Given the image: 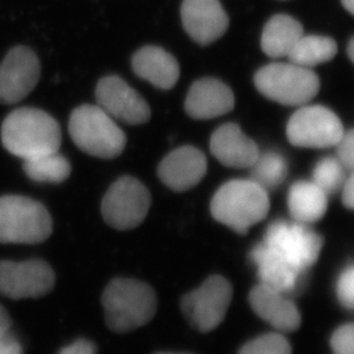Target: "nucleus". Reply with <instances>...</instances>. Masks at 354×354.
Returning a JSON list of instances; mask_svg holds the SVG:
<instances>
[{"mask_svg":"<svg viewBox=\"0 0 354 354\" xmlns=\"http://www.w3.org/2000/svg\"><path fill=\"white\" fill-rule=\"evenodd\" d=\"M68 131L77 149L95 158L113 159L127 146L125 133L99 105H80L70 115Z\"/></svg>","mask_w":354,"mask_h":354,"instance_id":"obj_4","label":"nucleus"},{"mask_svg":"<svg viewBox=\"0 0 354 354\" xmlns=\"http://www.w3.org/2000/svg\"><path fill=\"white\" fill-rule=\"evenodd\" d=\"M348 57L349 59L353 62L354 61V39L351 38L349 39V44H348Z\"/></svg>","mask_w":354,"mask_h":354,"instance_id":"obj_35","label":"nucleus"},{"mask_svg":"<svg viewBox=\"0 0 354 354\" xmlns=\"http://www.w3.org/2000/svg\"><path fill=\"white\" fill-rule=\"evenodd\" d=\"M1 143L20 159L59 151L62 133L50 114L37 108H19L1 125Z\"/></svg>","mask_w":354,"mask_h":354,"instance_id":"obj_1","label":"nucleus"},{"mask_svg":"<svg viewBox=\"0 0 354 354\" xmlns=\"http://www.w3.org/2000/svg\"><path fill=\"white\" fill-rule=\"evenodd\" d=\"M337 54V44L333 38L324 36H302L291 49L288 58L291 64L306 68L326 64Z\"/></svg>","mask_w":354,"mask_h":354,"instance_id":"obj_23","label":"nucleus"},{"mask_svg":"<svg viewBox=\"0 0 354 354\" xmlns=\"http://www.w3.org/2000/svg\"><path fill=\"white\" fill-rule=\"evenodd\" d=\"M150 206L151 194L138 178L120 177L102 198V218L115 230H131L145 221Z\"/></svg>","mask_w":354,"mask_h":354,"instance_id":"obj_8","label":"nucleus"},{"mask_svg":"<svg viewBox=\"0 0 354 354\" xmlns=\"http://www.w3.org/2000/svg\"><path fill=\"white\" fill-rule=\"evenodd\" d=\"M137 75L160 89H171L178 80L180 67L175 57L159 46H145L133 57Z\"/></svg>","mask_w":354,"mask_h":354,"instance_id":"obj_20","label":"nucleus"},{"mask_svg":"<svg viewBox=\"0 0 354 354\" xmlns=\"http://www.w3.org/2000/svg\"><path fill=\"white\" fill-rule=\"evenodd\" d=\"M337 298L340 304L352 310L354 304V269L353 266H349L340 276L337 281Z\"/></svg>","mask_w":354,"mask_h":354,"instance_id":"obj_29","label":"nucleus"},{"mask_svg":"<svg viewBox=\"0 0 354 354\" xmlns=\"http://www.w3.org/2000/svg\"><path fill=\"white\" fill-rule=\"evenodd\" d=\"M302 36L304 26L297 19L289 15H276L264 26L261 49L270 58L288 57Z\"/></svg>","mask_w":354,"mask_h":354,"instance_id":"obj_22","label":"nucleus"},{"mask_svg":"<svg viewBox=\"0 0 354 354\" xmlns=\"http://www.w3.org/2000/svg\"><path fill=\"white\" fill-rule=\"evenodd\" d=\"M235 106V96L223 82L203 77L190 87L185 112L194 120H212L230 113Z\"/></svg>","mask_w":354,"mask_h":354,"instance_id":"obj_17","label":"nucleus"},{"mask_svg":"<svg viewBox=\"0 0 354 354\" xmlns=\"http://www.w3.org/2000/svg\"><path fill=\"white\" fill-rule=\"evenodd\" d=\"M342 203L345 207L352 210L354 207V177H348L342 184Z\"/></svg>","mask_w":354,"mask_h":354,"instance_id":"obj_33","label":"nucleus"},{"mask_svg":"<svg viewBox=\"0 0 354 354\" xmlns=\"http://www.w3.org/2000/svg\"><path fill=\"white\" fill-rule=\"evenodd\" d=\"M248 301L254 314L276 329V332L283 335L299 328L302 322L301 313L288 294L259 283L250 292Z\"/></svg>","mask_w":354,"mask_h":354,"instance_id":"obj_15","label":"nucleus"},{"mask_svg":"<svg viewBox=\"0 0 354 354\" xmlns=\"http://www.w3.org/2000/svg\"><path fill=\"white\" fill-rule=\"evenodd\" d=\"M156 354H192V353H165V352H163V353H156Z\"/></svg>","mask_w":354,"mask_h":354,"instance_id":"obj_36","label":"nucleus"},{"mask_svg":"<svg viewBox=\"0 0 354 354\" xmlns=\"http://www.w3.org/2000/svg\"><path fill=\"white\" fill-rule=\"evenodd\" d=\"M266 247L282 260L306 273L319 259L323 239L315 231L297 221H276L266 228Z\"/></svg>","mask_w":354,"mask_h":354,"instance_id":"obj_7","label":"nucleus"},{"mask_svg":"<svg viewBox=\"0 0 354 354\" xmlns=\"http://www.w3.org/2000/svg\"><path fill=\"white\" fill-rule=\"evenodd\" d=\"M95 93L99 106L105 113L127 125H142L151 118L147 102L118 76L102 77Z\"/></svg>","mask_w":354,"mask_h":354,"instance_id":"obj_13","label":"nucleus"},{"mask_svg":"<svg viewBox=\"0 0 354 354\" xmlns=\"http://www.w3.org/2000/svg\"><path fill=\"white\" fill-rule=\"evenodd\" d=\"M337 146V156L339 162L342 163V167L348 171H353L354 163V133L353 130L344 131L342 140L336 143Z\"/></svg>","mask_w":354,"mask_h":354,"instance_id":"obj_30","label":"nucleus"},{"mask_svg":"<svg viewBox=\"0 0 354 354\" xmlns=\"http://www.w3.org/2000/svg\"><path fill=\"white\" fill-rule=\"evenodd\" d=\"M207 171L203 152L193 146H183L169 152L158 167V176L169 189L185 192L196 187Z\"/></svg>","mask_w":354,"mask_h":354,"instance_id":"obj_16","label":"nucleus"},{"mask_svg":"<svg viewBox=\"0 0 354 354\" xmlns=\"http://www.w3.org/2000/svg\"><path fill=\"white\" fill-rule=\"evenodd\" d=\"M97 348L96 345L86 339H79L75 342L62 348L58 354H96Z\"/></svg>","mask_w":354,"mask_h":354,"instance_id":"obj_31","label":"nucleus"},{"mask_svg":"<svg viewBox=\"0 0 354 354\" xmlns=\"http://www.w3.org/2000/svg\"><path fill=\"white\" fill-rule=\"evenodd\" d=\"M251 180L266 192L274 189L288 176V163L279 152L260 153L251 167Z\"/></svg>","mask_w":354,"mask_h":354,"instance_id":"obj_25","label":"nucleus"},{"mask_svg":"<svg viewBox=\"0 0 354 354\" xmlns=\"http://www.w3.org/2000/svg\"><path fill=\"white\" fill-rule=\"evenodd\" d=\"M15 336L12 332V320L7 310L0 304V345Z\"/></svg>","mask_w":354,"mask_h":354,"instance_id":"obj_32","label":"nucleus"},{"mask_svg":"<svg viewBox=\"0 0 354 354\" xmlns=\"http://www.w3.org/2000/svg\"><path fill=\"white\" fill-rule=\"evenodd\" d=\"M23 169L33 181L61 184L70 176L71 165L66 156L55 151L24 159Z\"/></svg>","mask_w":354,"mask_h":354,"instance_id":"obj_24","label":"nucleus"},{"mask_svg":"<svg viewBox=\"0 0 354 354\" xmlns=\"http://www.w3.org/2000/svg\"><path fill=\"white\" fill-rule=\"evenodd\" d=\"M250 259L257 268L260 283L282 291L288 295L304 285V272L295 269L269 250L264 243L257 244L250 253Z\"/></svg>","mask_w":354,"mask_h":354,"instance_id":"obj_19","label":"nucleus"},{"mask_svg":"<svg viewBox=\"0 0 354 354\" xmlns=\"http://www.w3.org/2000/svg\"><path fill=\"white\" fill-rule=\"evenodd\" d=\"M269 206L268 192L253 180H232L216 190L210 212L215 221L243 235L266 218Z\"/></svg>","mask_w":354,"mask_h":354,"instance_id":"obj_3","label":"nucleus"},{"mask_svg":"<svg viewBox=\"0 0 354 354\" xmlns=\"http://www.w3.org/2000/svg\"><path fill=\"white\" fill-rule=\"evenodd\" d=\"M257 91L266 99L288 106H302L319 92L320 82L311 68L298 64H270L253 77Z\"/></svg>","mask_w":354,"mask_h":354,"instance_id":"obj_6","label":"nucleus"},{"mask_svg":"<svg viewBox=\"0 0 354 354\" xmlns=\"http://www.w3.org/2000/svg\"><path fill=\"white\" fill-rule=\"evenodd\" d=\"M41 66L37 54L26 46H16L0 64V104H16L37 86Z\"/></svg>","mask_w":354,"mask_h":354,"instance_id":"obj_12","label":"nucleus"},{"mask_svg":"<svg viewBox=\"0 0 354 354\" xmlns=\"http://www.w3.org/2000/svg\"><path fill=\"white\" fill-rule=\"evenodd\" d=\"M345 168L336 158H324L314 168L313 183L327 196L342 188L345 178Z\"/></svg>","mask_w":354,"mask_h":354,"instance_id":"obj_26","label":"nucleus"},{"mask_svg":"<svg viewBox=\"0 0 354 354\" xmlns=\"http://www.w3.org/2000/svg\"><path fill=\"white\" fill-rule=\"evenodd\" d=\"M288 207L294 221L315 223L327 212L328 196L313 181H297L289 190Z\"/></svg>","mask_w":354,"mask_h":354,"instance_id":"obj_21","label":"nucleus"},{"mask_svg":"<svg viewBox=\"0 0 354 354\" xmlns=\"http://www.w3.org/2000/svg\"><path fill=\"white\" fill-rule=\"evenodd\" d=\"M333 354H354V327L352 323L336 329L330 337Z\"/></svg>","mask_w":354,"mask_h":354,"instance_id":"obj_28","label":"nucleus"},{"mask_svg":"<svg viewBox=\"0 0 354 354\" xmlns=\"http://www.w3.org/2000/svg\"><path fill=\"white\" fill-rule=\"evenodd\" d=\"M210 151L222 165L231 168H251L260 150L236 124L218 127L210 140Z\"/></svg>","mask_w":354,"mask_h":354,"instance_id":"obj_18","label":"nucleus"},{"mask_svg":"<svg viewBox=\"0 0 354 354\" xmlns=\"http://www.w3.org/2000/svg\"><path fill=\"white\" fill-rule=\"evenodd\" d=\"M344 134L340 118L322 105H302L288 122L286 136L292 146L327 149L336 146Z\"/></svg>","mask_w":354,"mask_h":354,"instance_id":"obj_10","label":"nucleus"},{"mask_svg":"<svg viewBox=\"0 0 354 354\" xmlns=\"http://www.w3.org/2000/svg\"><path fill=\"white\" fill-rule=\"evenodd\" d=\"M51 231L53 219L42 203L24 196L0 197V243L37 244Z\"/></svg>","mask_w":354,"mask_h":354,"instance_id":"obj_5","label":"nucleus"},{"mask_svg":"<svg viewBox=\"0 0 354 354\" xmlns=\"http://www.w3.org/2000/svg\"><path fill=\"white\" fill-rule=\"evenodd\" d=\"M342 4L344 6V8H345L348 12L351 13V15H353L354 0H342Z\"/></svg>","mask_w":354,"mask_h":354,"instance_id":"obj_34","label":"nucleus"},{"mask_svg":"<svg viewBox=\"0 0 354 354\" xmlns=\"http://www.w3.org/2000/svg\"><path fill=\"white\" fill-rule=\"evenodd\" d=\"M232 299V286L222 276H212L203 285L185 294L181 299V310L193 328L210 332L226 317Z\"/></svg>","mask_w":354,"mask_h":354,"instance_id":"obj_9","label":"nucleus"},{"mask_svg":"<svg viewBox=\"0 0 354 354\" xmlns=\"http://www.w3.org/2000/svg\"><path fill=\"white\" fill-rule=\"evenodd\" d=\"M55 285V273L46 261L0 260V295L13 299L41 298Z\"/></svg>","mask_w":354,"mask_h":354,"instance_id":"obj_11","label":"nucleus"},{"mask_svg":"<svg viewBox=\"0 0 354 354\" xmlns=\"http://www.w3.org/2000/svg\"><path fill=\"white\" fill-rule=\"evenodd\" d=\"M108 327L117 333H127L151 322L158 299L151 286L133 279H114L102 297Z\"/></svg>","mask_w":354,"mask_h":354,"instance_id":"obj_2","label":"nucleus"},{"mask_svg":"<svg viewBox=\"0 0 354 354\" xmlns=\"http://www.w3.org/2000/svg\"><path fill=\"white\" fill-rule=\"evenodd\" d=\"M238 354H292V349L282 333L273 332L247 342Z\"/></svg>","mask_w":354,"mask_h":354,"instance_id":"obj_27","label":"nucleus"},{"mask_svg":"<svg viewBox=\"0 0 354 354\" xmlns=\"http://www.w3.org/2000/svg\"><path fill=\"white\" fill-rule=\"evenodd\" d=\"M181 21L189 37L200 45H210L228 28V16L219 0H183Z\"/></svg>","mask_w":354,"mask_h":354,"instance_id":"obj_14","label":"nucleus"}]
</instances>
